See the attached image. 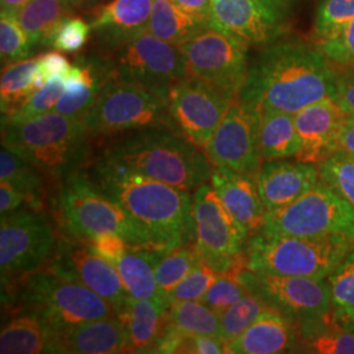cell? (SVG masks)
<instances>
[{
    "mask_svg": "<svg viewBox=\"0 0 354 354\" xmlns=\"http://www.w3.org/2000/svg\"><path fill=\"white\" fill-rule=\"evenodd\" d=\"M337 71L317 45L272 44L250 67L239 96L257 111L295 114L310 104L336 99Z\"/></svg>",
    "mask_w": 354,
    "mask_h": 354,
    "instance_id": "1",
    "label": "cell"
},
{
    "mask_svg": "<svg viewBox=\"0 0 354 354\" xmlns=\"http://www.w3.org/2000/svg\"><path fill=\"white\" fill-rule=\"evenodd\" d=\"M92 180L145 232L153 250L167 253L189 241L190 192L95 162Z\"/></svg>",
    "mask_w": 354,
    "mask_h": 354,
    "instance_id": "2",
    "label": "cell"
},
{
    "mask_svg": "<svg viewBox=\"0 0 354 354\" xmlns=\"http://www.w3.org/2000/svg\"><path fill=\"white\" fill-rule=\"evenodd\" d=\"M95 162L194 192L205 184L213 165L200 147L180 133L147 129L105 138Z\"/></svg>",
    "mask_w": 354,
    "mask_h": 354,
    "instance_id": "3",
    "label": "cell"
},
{
    "mask_svg": "<svg viewBox=\"0 0 354 354\" xmlns=\"http://www.w3.org/2000/svg\"><path fill=\"white\" fill-rule=\"evenodd\" d=\"M93 140L83 120L55 111L21 122L1 124V146L59 184L92 162Z\"/></svg>",
    "mask_w": 354,
    "mask_h": 354,
    "instance_id": "4",
    "label": "cell"
},
{
    "mask_svg": "<svg viewBox=\"0 0 354 354\" xmlns=\"http://www.w3.org/2000/svg\"><path fill=\"white\" fill-rule=\"evenodd\" d=\"M354 248L342 235L290 236L257 231L247 247V268L277 276L326 279Z\"/></svg>",
    "mask_w": 354,
    "mask_h": 354,
    "instance_id": "5",
    "label": "cell"
},
{
    "mask_svg": "<svg viewBox=\"0 0 354 354\" xmlns=\"http://www.w3.org/2000/svg\"><path fill=\"white\" fill-rule=\"evenodd\" d=\"M58 210L70 238L87 243L102 234H118L130 247L153 250L151 241L125 210L82 171L61 183Z\"/></svg>",
    "mask_w": 354,
    "mask_h": 354,
    "instance_id": "6",
    "label": "cell"
},
{
    "mask_svg": "<svg viewBox=\"0 0 354 354\" xmlns=\"http://www.w3.org/2000/svg\"><path fill=\"white\" fill-rule=\"evenodd\" d=\"M13 288L19 306L39 313L57 332L76 324L118 317L112 304L75 279L49 266L20 279Z\"/></svg>",
    "mask_w": 354,
    "mask_h": 354,
    "instance_id": "7",
    "label": "cell"
},
{
    "mask_svg": "<svg viewBox=\"0 0 354 354\" xmlns=\"http://www.w3.org/2000/svg\"><path fill=\"white\" fill-rule=\"evenodd\" d=\"M83 122L95 140L147 129L177 131L167 99L115 75L105 83Z\"/></svg>",
    "mask_w": 354,
    "mask_h": 354,
    "instance_id": "8",
    "label": "cell"
},
{
    "mask_svg": "<svg viewBox=\"0 0 354 354\" xmlns=\"http://www.w3.org/2000/svg\"><path fill=\"white\" fill-rule=\"evenodd\" d=\"M58 238L48 218L32 209L1 215V285L10 286L49 266L58 251Z\"/></svg>",
    "mask_w": 354,
    "mask_h": 354,
    "instance_id": "9",
    "label": "cell"
},
{
    "mask_svg": "<svg viewBox=\"0 0 354 354\" xmlns=\"http://www.w3.org/2000/svg\"><path fill=\"white\" fill-rule=\"evenodd\" d=\"M192 223L197 251L219 274L247 268V253H243V245L250 234L228 212L213 185L205 183L194 190Z\"/></svg>",
    "mask_w": 354,
    "mask_h": 354,
    "instance_id": "10",
    "label": "cell"
},
{
    "mask_svg": "<svg viewBox=\"0 0 354 354\" xmlns=\"http://www.w3.org/2000/svg\"><path fill=\"white\" fill-rule=\"evenodd\" d=\"M259 231L290 236L342 235L354 239V209L319 181L295 201L266 212Z\"/></svg>",
    "mask_w": 354,
    "mask_h": 354,
    "instance_id": "11",
    "label": "cell"
},
{
    "mask_svg": "<svg viewBox=\"0 0 354 354\" xmlns=\"http://www.w3.org/2000/svg\"><path fill=\"white\" fill-rule=\"evenodd\" d=\"M114 75L168 100L171 88L188 76L180 48L153 36L149 29L114 48Z\"/></svg>",
    "mask_w": 354,
    "mask_h": 354,
    "instance_id": "12",
    "label": "cell"
},
{
    "mask_svg": "<svg viewBox=\"0 0 354 354\" xmlns=\"http://www.w3.org/2000/svg\"><path fill=\"white\" fill-rule=\"evenodd\" d=\"M248 45L241 38L207 26L177 46L185 57L189 77L238 93L250 71Z\"/></svg>",
    "mask_w": 354,
    "mask_h": 354,
    "instance_id": "13",
    "label": "cell"
},
{
    "mask_svg": "<svg viewBox=\"0 0 354 354\" xmlns=\"http://www.w3.org/2000/svg\"><path fill=\"white\" fill-rule=\"evenodd\" d=\"M236 93L187 76L169 91L168 108L177 131L205 149Z\"/></svg>",
    "mask_w": 354,
    "mask_h": 354,
    "instance_id": "14",
    "label": "cell"
},
{
    "mask_svg": "<svg viewBox=\"0 0 354 354\" xmlns=\"http://www.w3.org/2000/svg\"><path fill=\"white\" fill-rule=\"evenodd\" d=\"M260 111L235 95L205 153L213 165L227 167L257 177L261 168L259 143Z\"/></svg>",
    "mask_w": 354,
    "mask_h": 354,
    "instance_id": "15",
    "label": "cell"
},
{
    "mask_svg": "<svg viewBox=\"0 0 354 354\" xmlns=\"http://www.w3.org/2000/svg\"><path fill=\"white\" fill-rule=\"evenodd\" d=\"M241 279L248 290L291 319L313 320L326 317L332 307L327 279L277 276L247 268L241 272Z\"/></svg>",
    "mask_w": 354,
    "mask_h": 354,
    "instance_id": "16",
    "label": "cell"
},
{
    "mask_svg": "<svg viewBox=\"0 0 354 354\" xmlns=\"http://www.w3.org/2000/svg\"><path fill=\"white\" fill-rule=\"evenodd\" d=\"M48 266L95 291L113 306L117 315L129 297L117 268L95 252L86 241L74 238L62 241Z\"/></svg>",
    "mask_w": 354,
    "mask_h": 354,
    "instance_id": "17",
    "label": "cell"
},
{
    "mask_svg": "<svg viewBox=\"0 0 354 354\" xmlns=\"http://www.w3.org/2000/svg\"><path fill=\"white\" fill-rule=\"evenodd\" d=\"M349 115L333 97L307 105L294 114L299 138L295 160L317 165L337 152L339 138Z\"/></svg>",
    "mask_w": 354,
    "mask_h": 354,
    "instance_id": "18",
    "label": "cell"
},
{
    "mask_svg": "<svg viewBox=\"0 0 354 354\" xmlns=\"http://www.w3.org/2000/svg\"><path fill=\"white\" fill-rule=\"evenodd\" d=\"M209 26L250 45H266L279 37V16L260 0H212Z\"/></svg>",
    "mask_w": 354,
    "mask_h": 354,
    "instance_id": "19",
    "label": "cell"
},
{
    "mask_svg": "<svg viewBox=\"0 0 354 354\" xmlns=\"http://www.w3.org/2000/svg\"><path fill=\"white\" fill-rule=\"evenodd\" d=\"M210 180L221 201L241 227L250 235L257 232L263 226L266 213L257 177L214 165Z\"/></svg>",
    "mask_w": 354,
    "mask_h": 354,
    "instance_id": "20",
    "label": "cell"
},
{
    "mask_svg": "<svg viewBox=\"0 0 354 354\" xmlns=\"http://www.w3.org/2000/svg\"><path fill=\"white\" fill-rule=\"evenodd\" d=\"M319 181L317 165L299 160H264L257 175L259 192L266 212L295 201Z\"/></svg>",
    "mask_w": 354,
    "mask_h": 354,
    "instance_id": "21",
    "label": "cell"
},
{
    "mask_svg": "<svg viewBox=\"0 0 354 354\" xmlns=\"http://www.w3.org/2000/svg\"><path fill=\"white\" fill-rule=\"evenodd\" d=\"M169 301L165 295L136 299L127 297L118 317L127 335V353H158L167 326Z\"/></svg>",
    "mask_w": 354,
    "mask_h": 354,
    "instance_id": "22",
    "label": "cell"
},
{
    "mask_svg": "<svg viewBox=\"0 0 354 354\" xmlns=\"http://www.w3.org/2000/svg\"><path fill=\"white\" fill-rule=\"evenodd\" d=\"M55 353H127V329L118 317L76 324L57 333Z\"/></svg>",
    "mask_w": 354,
    "mask_h": 354,
    "instance_id": "23",
    "label": "cell"
},
{
    "mask_svg": "<svg viewBox=\"0 0 354 354\" xmlns=\"http://www.w3.org/2000/svg\"><path fill=\"white\" fill-rule=\"evenodd\" d=\"M297 342L294 319L270 308L257 317L235 340L226 344V353L277 354L290 352Z\"/></svg>",
    "mask_w": 354,
    "mask_h": 354,
    "instance_id": "24",
    "label": "cell"
},
{
    "mask_svg": "<svg viewBox=\"0 0 354 354\" xmlns=\"http://www.w3.org/2000/svg\"><path fill=\"white\" fill-rule=\"evenodd\" d=\"M114 75L111 62L82 59L64 76V92L54 111L83 120L97 100L105 83Z\"/></svg>",
    "mask_w": 354,
    "mask_h": 354,
    "instance_id": "25",
    "label": "cell"
},
{
    "mask_svg": "<svg viewBox=\"0 0 354 354\" xmlns=\"http://www.w3.org/2000/svg\"><path fill=\"white\" fill-rule=\"evenodd\" d=\"M57 333L37 311L15 306L12 315L1 326L0 353H55Z\"/></svg>",
    "mask_w": 354,
    "mask_h": 354,
    "instance_id": "26",
    "label": "cell"
},
{
    "mask_svg": "<svg viewBox=\"0 0 354 354\" xmlns=\"http://www.w3.org/2000/svg\"><path fill=\"white\" fill-rule=\"evenodd\" d=\"M153 3L155 0H111L93 11L91 26L114 49L147 29Z\"/></svg>",
    "mask_w": 354,
    "mask_h": 354,
    "instance_id": "27",
    "label": "cell"
},
{
    "mask_svg": "<svg viewBox=\"0 0 354 354\" xmlns=\"http://www.w3.org/2000/svg\"><path fill=\"white\" fill-rule=\"evenodd\" d=\"M165 253L130 247L121 259L114 264L117 268L129 297L136 299H147L162 295L155 269Z\"/></svg>",
    "mask_w": 354,
    "mask_h": 354,
    "instance_id": "28",
    "label": "cell"
},
{
    "mask_svg": "<svg viewBox=\"0 0 354 354\" xmlns=\"http://www.w3.org/2000/svg\"><path fill=\"white\" fill-rule=\"evenodd\" d=\"M259 143L263 160L295 156L299 151V138L295 130L294 114L274 109L260 111Z\"/></svg>",
    "mask_w": 354,
    "mask_h": 354,
    "instance_id": "29",
    "label": "cell"
},
{
    "mask_svg": "<svg viewBox=\"0 0 354 354\" xmlns=\"http://www.w3.org/2000/svg\"><path fill=\"white\" fill-rule=\"evenodd\" d=\"M0 180L10 183L21 192L29 209L42 213L49 180L36 167L4 146H1L0 151Z\"/></svg>",
    "mask_w": 354,
    "mask_h": 354,
    "instance_id": "30",
    "label": "cell"
},
{
    "mask_svg": "<svg viewBox=\"0 0 354 354\" xmlns=\"http://www.w3.org/2000/svg\"><path fill=\"white\" fill-rule=\"evenodd\" d=\"M71 0H29L16 16L32 45H49L58 24L70 13Z\"/></svg>",
    "mask_w": 354,
    "mask_h": 354,
    "instance_id": "31",
    "label": "cell"
},
{
    "mask_svg": "<svg viewBox=\"0 0 354 354\" xmlns=\"http://www.w3.org/2000/svg\"><path fill=\"white\" fill-rule=\"evenodd\" d=\"M206 26L177 7L172 0H155L147 29L163 41L180 45Z\"/></svg>",
    "mask_w": 354,
    "mask_h": 354,
    "instance_id": "32",
    "label": "cell"
},
{
    "mask_svg": "<svg viewBox=\"0 0 354 354\" xmlns=\"http://www.w3.org/2000/svg\"><path fill=\"white\" fill-rule=\"evenodd\" d=\"M39 57L6 64L1 71L0 105L3 120L20 108L36 91L33 79L37 71Z\"/></svg>",
    "mask_w": 354,
    "mask_h": 354,
    "instance_id": "33",
    "label": "cell"
},
{
    "mask_svg": "<svg viewBox=\"0 0 354 354\" xmlns=\"http://www.w3.org/2000/svg\"><path fill=\"white\" fill-rule=\"evenodd\" d=\"M167 327L189 335L219 336L221 314L203 301H174L167 308Z\"/></svg>",
    "mask_w": 354,
    "mask_h": 354,
    "instance_id": "34",
    "label": "cell"
},
{
    "mask_svg": "<svg viewBox=\"0 0 354 354\" xmlns=\"http://www.w3.org/2000/svg\"><path fill=\"white\" fill-rule=\"evenodd\" d=\"M201 260V254L197 251L194 243L188 241L178 244L174 250L165 253L155 269L160 294L167 297Z\"/></svg>",
    "mask_w": 354,
    "mask_h": 354,
    "instance_id": "35",
    "label": "cell"
},
{
    "mask_svg": "<svg viewBox=\"0 0 354 354\" xmlns=\"http://www.w3.org/2000/svg\"><path fill=\"white\" fill-rule=\"evenodd\" d=\"M270 308L274 307H272L260 295L248 291L238 302L230 306L221 314L219 337L226 344L235 340L257 317Z\"/></svg>",
    "mask_w": 354,
    "mask_h": 354,
    "instance_id": "36",
    "label": "cell"
},
{
    "mask_svg": "<svg viewBox=\"0 0 354 354\" xmlns=\"http://www.w3.org/2000/svg\"><path fill=\"white\" fill-rule=\"evenodd\" d=\"M319 178L354 209V156L337 151L317 163Z\"/></svg>",
    "mask_w": 354,
    "mask_h": 354,
    "instance_id": "37",
    "label": "cell"
},
{
    "mask_svg": "<svg viewBox=\"0 0 354 354\" xmlns=\"http://www.w3.org/2000/svg\"><path fill=\"white\" fill-rule=\"evenodd\" d=\"M64 92V80L62 76L50 79L42 88L35 91L26 102L17 108L10 117L1 120V124L6 122H21L30 118H35L42 114L54 111L55 105Z\"/></svg>",
    "mask_w": 354,
    "mask_h": 354,
    "instance_id": "38",
    "label": "cell"
},
{
    "mask_svg": "<svg viewBox=\"0 0 354 354\" xmlns=\"http://www.w3.org/2000/svg\"><path fill=\"white\" fill-rule=\"evenodd\" d=\"M32 42L20 26L16 13L1 11L0 15V55L3 64L26 59Z\"/></svg>",
    "mask_w": 354,
    "mask_h": 354,
    "instance_id": "39",
    "label": "cell"
},
{
    "mask_svg": "<svg viewBox=\"0 0 354 354\" xmlns=\"http://www.w3.org/2000/svg\"><path fill=\"white\" fill-rule=\"evenodd\" d=\"M337 73L354 70V20L315 42Z\"/></svg>",
    "mask_w": 354,
    "mask_h": 354,
    "instance_id": "40",
    "label": "cell"
},
{
    "mask_svg": "<svg viewBox=\"0 0 354 354\" xmlns=\"http://www.w3.org/2000/svg\"><path fill=\"white\" fill-rule=\"evenodd\" d=\"M243 270L244 269H232L221 273L205 294L203 304L218 314H222L230 306L238 302L241 297L250 291L241 282V273Z\"/></svg>",
    "mask_w": 354,
    "mask_h": 354,
    "instance_id": "41",
    "label": "cell"
},
{
    "mask_svg": "<svg viewBox=\"0 0 354 354\" xmlns=\"http://www.w3.org/2000/svg\"><path fill=\"white\" fill-rule=\"evenodd\" d=\"M310 352L317 354H354V330L330 322L324 329H315L306 337Z\"/></svg>",
    "mask_w": 354,
    "mask_h": 354,
    "instance_id": "42",
    "label": "cell"
},
{
    "mask_svg": "<svg viewBox=\"0 0 354 354\" xmlns=\"http://www.w3.org/2000/svg\"><path fill=\"white\" fill-rule=\"evenodd\" d=\"M354 20V0H322L314 23L315 39L326 37Z\"/></svg>",
    "mask_w": 354,
    "mask_h": 354,
    "instance_id": "43",
    "label": "cell"
},
{
    "mask_svg": "<svg viewBox=\"0 0 354 354\" xmlns=\"http://www.w3.org/2000/svg\"><path fill=\"white\" fill-rule=\"evenodd\" d=\"M219 277L214 268L201 260L189 274L178 282L176 288L171 291L167 298L174 301H203L205 294Z\"/></svg>",
    "mask_w": 354,
    "mask_h": 354,
    "instance_id": "44",
    "label": "cell"
},
{
    "mask_svg": "<svg viewBox=\"0 0 354 354\" xmlns=\"http://www.w3.org/2000/svg\"><path fill=\"white\" fill-rule=\"evenodd\" d=\"M91 29L84 19L68 15L57 26L50 46L64 53H77L87 44Z\"/></svg>",
    "mask_w": 354,
    "mask_h": 354,
    "instance_id": "45",
    "label": "cell"
},
{
    "mask_svg": "<svg viewBox=\"0 0 354 354\" xmlns=\"http://www.w3.org/2000/svg\"><path fill=\"white\" fill-rule=\"evenodd\" d=\"M333 307L354 306V248L328 277Z\"/></svg>",
    "mask_w": 354,
    "mask_h": 354,
    "instance_id": "46",
    "label": "cell"
},
{
    "mask_svg": "<svg viewBox=\"0 0 354 354\" xmlns=\"http://www.w3.org/2000/svg\"><path fill=\"white\" fill-rule=\"evenodd\" d=\"M87 243L95 252L100 254L113 266L130 248V244L127 243V239H124L118 234H102Z\"/></svg>",
    "mask_w": 354,
    "mask_h": 354,
    "instance_id": "47",
    "label": "cell"
},
{
    "mask_svg": "<svg viewBox=\"0 0 354 354\" xmlns=\"http://www.w3.org/2000/svg\"><path fill=\"white\" fill-rule=\"evenodd\" d=\"M336 102L349 117H354V70L337 73Z\"/></svg>",
    "mask_w": 354,
    "mask_h": 354,
    "instance_id": "48",
    "label": "cell"
},
{
    "mask_svg": "<svg viewBox=\"0 0 354 354\" xmlns=\"http://www.w3.org/2000/svg\"><path fill=\"white\" fill-rule=\"evenodd\" d=\"M70 68H71V64L61 53L51 51V53L39 55L38 71L44 75L48 82L57 76L64 77L68 73Z\"/></svg>",
    "mask_w": 354,
    "mask_h": 354,
    "instance_id": "49",
    "label": "cell"
},
{
    "mask_svg": "<svg viewBox=\"0 0 354 354\" xmlns=\"http://www.w3.org/2000/svg\"><path fill=\"white\" fill-rule=\"evenodd\" d=\"M26 205V196L7 181L0 183V213L1 215L12 213Z\"/></svg>",
    "mask_w": 354,
    "mask_h": 354,
    "instance_id": "50",
    "label": "cell"
},
{
    "mask_svg": "<svg viewBox=\"0 0 354 354\" xmlns=\"http://www.w3.org/2000/svg\"><path fill=\"white\" fill-rule=\"evenodd\" d=\"M177 7L194 19L209 26L212 17V0H172Z\"/></svg>",
    "mask_w": 354,
    "mask_h": 354,
    "instance_id": "51",
    "label": "cell"
},
{
    "mask_svg": "<svg viewBox=\"0 0 354 354\" xmlns=\"http://www.w3.org/2000/svg\"><path fill=\"white\" fill-rule=\"evenodd\" d=\"M332 323L354 330V306L351 307H333L330 308Z\"/></svg>",
    "mask_w": 354,
    "mask_h": 354,
    "instance_id": "52",
    "label": "cell"
},
{
    "mask_svg": "<svg viewBox=\"0 0 354 354\" xmlns=\"http://www.w3.org/2000/svg\"><path fill=\"white\" fill-rule=\"evenodd\" d=\"M337 151L346 152L354 156V117H349V120L342 129L337 145Z\"/></svg>",
    "mask_w": 354,
    "mask_h": 354,
    "instance_id": "53",
    "label": "cell"
},
{
    "mask_svg": "<svg viewBox=\"0 0 354 354\" xmlns=\"http://www.w3.org/2000/svg\"><path fill=\"white\" fill-rule=\"evenodd\" d=\"M260 1L264 3L269 10H272L279 16V13L285 11L290 6L292 0H260Z\"/></svg>",
    "mask_w": 354,
    "mask_h": 354,
    "instance_id": "54",
    "label": "cell"
},
{
    "mask_svg": "<svg viewBox=\"0 0 354 354\" xmlns=\"http://www.w3.org/2000/svg\"><path fill=\"white\" fill-rule=\"evenodd\" d=\"M29 0H0L1 11L17 13V11Z\"/></svg>",
    "mask_w": 354,
    "mask_h": 354,
    "instance_id": "55",
    "label": "cell"
},
{
    "mask_svg": "<svg viewBox=\"0 0 354 354\" xmlns=\"http://www.w3.org/2000/svg\"><path fill=\"white\" fill-rule=\"evenodd\" d=\"M71 1H75V3H79V1H82V0H71Z\"/></svg>",
    "mask_w": 354,
    "mask_h": 354,
    "instance_id": "56",
    "label": "cell"
}]
</instances>
